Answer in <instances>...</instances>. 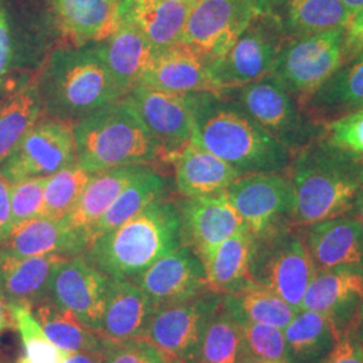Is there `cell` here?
I'll return each mask as SVG.
<instances>
[{
  "instance_id": "cell-1",
  "label": "cell",
  "mask_w": 363,
  "mask_h": 363,
  "mask_svg": "<svg viewBox=\"0 0 363 363\" xmlns=\"http://www.w3.org/2000/svg\"><path fill=\"white\" fill-rule=\"evenodd\" d=\"M193 139L241 177L286 172L294 154L223 91L193 94Z\"/></svg>"
},
{
  "instance_id": "cell-2",
  "label": "cell",
  "mask_w": 363,
  "mask_h": 363,
  "mask_svg": "<svg viewBox=\"0 0 363 363\" xmlns=\"http://www.w3.org/2000/svg\"><path fill=\"white\" fill-rule=\"evenodd\" d=\"M286 172L295 199L292 222L301 228L347 216L363 187V159L325 135L295 152Z\"/></svg>"
},
{
  "instance_id": "cell-3",
  "label": "cell",
  "mask_w": 363,
  "mask_h": 363,
  "mask_svg": "<svg viewBox=\"0 0 363 363\" xmlns=\"http://www.w3.org/2000/svg\"><path fill=\"white\" fill-rule=\"evenodd\" d=\"M182 244L179 208L157 199L136 217L94 240L85 259L109 277L133 279Z\"/></svg>"
},
{
  "instance_id": "cell-4",
  "label": "cell",
  "mask_w": 363,
  "mask_h": 363,
  "mask_svg": "<svg viewBox=\"0 0 363 363\" xmlns=\"http://www.w3.org/2000/svg\"><path fill=\"white\" fill-rule=\"evenodd\" d=\"M37 86L43 111L73 123L125 96L93 45L52 52Z\"/></svg>"
},
{
  "instance_id": "cell-5",
  "label": "cell",
  "mask_w": 363,
  "mask_h": 363,
  "mask_svg": "<svg viewBox=\"0 0 363 363\" xmlns=\"http://www.w3.org/2000/svg\"><path fill=\"white\" fill-rule=\"evenodd\" d=\"M76 163L89 174L147 166L160 152L127 96L74 123Z\"/></svg>"
},
{
  "instance_id": "cell-6",
  "label": "cell",
  "mask_w": 363,
  "mask_h": 363,
  "mask_svg": "<svg viewBox=\"0 0 363 363\" xmlns=\"http://www.w3.org/2000/svg\"><path fill=\"white\" fill-rule=\"evenodd\" d=\"M315 272L300 226L284 225L253 237L250 280L286 300L295 311H300Z\"/></svg>"
},
{
  "instance_id": "cell-7",
  "label": "cell",
  "mask_w": 363,
  "mask_h": 363,
  "mask_svg": "<svg viewBox=\"0 0 363 363\" xmlns=\"http://www.w3.org/2000/svg\"><path fill=\"white\" fill-rule=\"evenodd\" d=\"M223 93L292 154L325 135V125L308 116L269 74Z\"/></svg>"
},
{
  "instance_id": "cell-8",
  "label": "cell",
  "mask_w": 363,
  "mask_h": 363,
  "mask_svg": "<svg viewBox=\"0 0 363 363\" xmlns=\"http://www.w3.org/2000/svg\"><path fill=\"white\" fill-rule=\"evenodd\" d=\"M345 27L286 39L269 76L301 105L345 62Z\"/></svg>"
},
{
  "instance_id": "cell-9",
  "label": "cell",
  "mask_w": 363,
  "mask_h": 363,
  "mask_svg": "<svg viewBox=\"0 0 363 363\" xmlns=\"http://www.w3.org/2000/svg\"><path fill=\"white\" fill-rule=\"evenodd\" d=\"M76 163L74 123L65 118H40L0 163V174L10 182L49 177Z\"/></svg>"
},
{
  "instance_id": "cell-10",
  "label": "cell",
  "mask_w": 363,
  "mask_h": 363,
  "mask_svg": "<svg viewBox=\"0 0 363 363\" xmlns=\"http://www.w3.org/2000/svg\"><path fill=\"white\" fill-rule=\"evenodd\" d=\"M222 298V294L208 289L194 298L157 306L142 339L155 346L166 358L190 362Z\"/></svg>"
},
{
  "instance_id": "cell-11",
  "label": "cell",
  "mask_w": 363,
  "mask_h": 363,
  "mask_svg": "<svg viewBox=\"0 0 363 363\" xmlns=\"http://www.w3.org/2000/svg\"><path fill=\"white\" fill-rule=\"evenodd\" d=\"M286 40L271 13H259L220 60L208 64V74L220 91H229L269 74Z\"/></svg>"
},
{
  "instance_id": "cell-12",
  "label": "cell",
  "mask_w": 363,
  "mask_h": 363,
  "mask_svg": "<svg viewBox=\"0 0 363 363\" xmlns=\"http://www.w3.org/2000/svg\"><path fill=\"white\" fill-rule=\"evenodd\" d=\"M257 13L256 0H199L189 13L181 43L208 65L229 52Z\"/></svg>"
},
{
  "instance_id": "cell-13",
  "label": "cell",
  "mask_w": 363,
  "mask_h": 363,
  "mask_svg": "<svg viewBox=\"0 0 363 363\" xmlns=\"http://www.w3.org/2000/svg\"><path fill=\"white\" fill-rule=\"evenodd\" d=\"M225 194L253 237L294 225V190L288 172H257L238 178Z\"/></svg>"
},
{
  "instance_id": "cell-14",
  "label": "cell",
  "mask_w": 363,
  "mask_h": 363,
  "mask_svg": "<svg viewBox=\"0 0 363 363\" xmlns=\"http://www.w3.org/2000/svg\"><path fill=\"white\" fill-rule=\"evenodd\" d=\"M127 99L152 136L160 159L174 162L193 139V94L138 85Z\"/></svg>"
},
{
  "instance_id": "cell-15",
  "label": "cell",
  "mask_w": 363,
  "mask_h": 363,
  "mask_svg": "<svg viewBox=\"0 0 363 363\" xmlns=\"http://www.w3.org/2000/svg\"><path fill=\"white\" fill-rule=\"evenodd\" d=\"M108 286L109 276L85 257H67L52 272L49 298L57 307L73 312L97 334L104 315Z\"/></svg>"
},
{
  "instance_id": "cell-16",
  "label": "cell",
  "mask_w": 363,
  "mask_h": 363,
  "mask_svg": "<svg viewBox=\"0 0 363 363\" xmlns=\"http://www.w3.org/2000/svg\"><path fill=\"white\" fill-rule=\"evenodd\" d=\"M130 280L143 289L154 308L194 298L210 289L203 261L186 244L157 259Z\"/></svg>"
},
{
  "instance_id": "cell-17",
  "label": "cell",
  "mask_w": 363,
  "mask_h": 363,
  "mask_svg": "<svg viewBox=\"0 0 363 363\" xmlns=\"http://www.w3.org/2000/svg\"><path fill=\"white\" fill-rule=\"evenodd\" d=\"M182 241L205 262L230 235L247 229L225 191L187 198L181 210Z\"/></svg>"
},
{
  "instance_id": "cell-18",
  "label": "cell",
  "mask_w": 363,
  "mask_h": 363,
  "mask_svg": "<svg viewBox=\"0 0 363 363\" xmlns=\"http://www.w3.org/2000/svg\"><path fill=\"white\" fill-rule=\"evenodd\" d=\"M363 300V272L351 269L316 271L300 310L323 315L342 337L355 325Z\"/></svg>"
},
{
  "instance_id": "cell-19",
  "label": "cell",
  "mask_w": 363,
  "mask_h": 363,
  "mask_svg": "<svg viewBox=\"0 0 363 363\" xmlns=\"http://www.w3.org/2000/svg\"><path fill=\"white\" fill-rule=\"evenodd\" d=\"M301 230L316 271L363 272V228L351 216L303 226Z\"/></svg>"
},
{
  "instance_id": "cell-20",
  "label": "cell",
  "mask_w": 363,
  "mask_h": 363,
  "mask_svg": "<svg viewBox=\"0 0 363 363\" xmlns=\"http://www.w3.org/2000/svg\"><path fill=\"white\" fill-rule=\"evenodd\" d=\"M88 247L86 237L72 229L65 218L39 216L13 226L10 235L0 244V253L15 257L52 255L74 257L85 253Z\"/></svg>"
},
{
  "instance_id": "cell-21",
  "label": "cell",
  "mask_w": 363,
  "mask_h": 363,
  "mask_svg": "<svg viewBox=\"0 0 363 363\" xmlns=\"http://www.w3.org/2000/svg\"><path fill=\"white\" fill-rule=\"evenodd\" d=\"M139 85L178 94L222 91L210 77L206 62L183 43L156 52Z\"/></svg>"
},
{
  "instance_id": "cell-22",
  "label": "cell",
  "mask_w": 363,
  "mask_h": 363,
  "mask_svg": "<svg viewBox=\"0 0 363 363\" xmlns=\"http://www.w3.org/2000/svg\"><path fill=\"white\" fill-rule=\"evenodd\" d=\"M70 48L103 42L121 25L120 0H48Z\"/></svg>"
},
{
  "instance_id": "cell-23",
  "label": "cell",
  "mask_w": 363,
  "mask_h": 363,
  "mask_svg": "<svg viewBox=\"0 0 363 363\" xmlns=\"http://www.w3.org/2000/svg\"><path fill=\"white\" fill-rule=\"evenodd\" d=\"M152 311L151 300L133 280L109 277L104 315L97 334L108 343L139 339Z\"/></svg>"
},
{
  "instance_id": "cell-24",
  "label": "cell",
  "mask_w": 363,
  "mask_h": 363,
  "mask_svg": "<svg viewBox=\"0 0 363 363\" xmlns=\"http://www.w3.org/2000/svg\"><path fill=\"white\" fill-rule=\"evenodd\" d=\"M191 7L183 0H120L121 22L136 28L155 49L181 43Z\"/></svg>"
},
{
  "instance_id": "cell-25",
  "label": "cell",
  "mask_w": 363,
  "mask_h": 363,
  "mask_svg": "<svg viewBox=\"0 0 363 363\" xmlns=\"http://www.w3.org/2000/svg\"><path fill=\"white\" fill-rule=\"evenodd\" d=\"M300 106L323 125L363 108V52L345 61Z\"/></svg>"
},
{
  "instance_id": "cell-26",
  "label": "cell",
  "mask_w": 363,
  "mask_h": 363,
  "mask_svg": "<svg viewBox=\"0 0 363 363\" xmlns=\"http://www.w3.org/2000/svg\"><path fill=\"white\" fill-rule=\"evenodd\" d=\"M93 48L125 96L140 84L156 52L136 28L124 22L113 35L93 43Z\"/></svg>"
},
{
  "instance_id": "cell-27",
  "label": "cell",
  "mask_w": 363,
  "mask_h": 363,
  "mask_svg": "<svg viewBox=\"0 0 363 363\" xmlns=\"http://www.w3.org/2000/svg\"><path fill=\"white\" fill-rule=\"evenodd\" d=\"M66 259L55 255L15 257L0 253V288L9 303L33 307L49 298L52 272Z\"/></svg>"
},
{
  "instance_id": "cell-28",
  "label": "cell",
  "mask_w": 363,
  "mask_h": 363,
  "mask_svg": "<svg viewBox=\"0 0 363 363\" xmlns=\"http://www.w3.org/2000/svg\"><path fill=\"white\" fill-rule=\"evenodd\" d=\"M174 163L178 190L186 198L222 193L241 178L232 166L193 142L183 148Z\"/></svg>"
},
{
  "instance_id": "cell-29",
  "label": "cell",
  "mask_w": 363,
  "mask_h": 363,
  "mask_svg": "<svg viewBox=\"0 0 363 363\" xmlns=\"http://www.w3.org/2000/svg\"><path fill=\"white\" fill-rule=\"evenodd\" d=\"M268 13L286 39L346 27L350 21L342 0H281Z\"/></svg>"
},
{
  "instance_id": "cell-30",
  "label": "cell",
  "mask_w": 363,
  "mask_h": 363,
  "mask_svg": "<svg viewBox=\"0 0 363 363\" xmlns=\"http://www.w3.org/2000/svg\"><path fill=\"white\" fill-rule=\"evenodd\" d=\"M142 167L130 166L91 174L76 208L66 217V223L72 229L81 232L88 240L89 229L100 220Z\"/></svg>"
},
{
  "instance_id": "cell-31",
  "label": "cell",
  "mask_w": 363,
  "mask_h": 363,
  "mask_svg": "<svg viewBox=\"0 0 363 363\" xmlns=\"http://www.w3.org/2000/svg\"><path fill=\"white\" fill-rule=\"evenodd\" d=\"M286 363H320L334 350L335 327L318 312L300 310L284 328Z\"/></svg>"
},
{
  "instance_id": "cell-32",
  "label": "cell",
  "mask_w": 363,
  "mask_h": 363,
  "mask_svg": "<svg viewBox=\"0 0 363 363\" xmlns=\"http://www.w3.org/2000/svg\"><path fill=\"white\" fill-rule=\"evenodd\" d=\"M166 190V182L152 169L143 166L138 175L125 186L115 202L109 206L88 232L89 247L94 240L103 234L111 232L124 222L140 214L144 208H148Z\"/></svg>"
},
{
  "instance_id": "cell-33",
  "label": "cell",
  "mask_w": 363,
  "mask_h": 363,
  "mask_svg": "<svg viewBox=\"0 0 363 363\" xmlns=\"http://www.w3.org/2000/svg\"><path fill=\"white\" fill-rule=\"evenodd\" d=\"M253 235L242 229L220 242L205 262L208 288L218 294H230L250 281L249 262Z\"/></svg>"
},
{
  "instance_id": "cell-34",
  "label": "cell",
  "mask_w": 363,
  "mask_h": 363,
  "mask_svg": "<svg viewBox=\"0 0 363 363\" xmlns=\"http://www.w3.org/2000/svg\"><path fill=\"white\" fill-rule=\"evenodd\" d=\"M222 301L240 323H259L281 330L298 312L286 300L252 280L233 292L225 294Z\"/></svg>"
},
{
  "instance_id": "cell-35",
  "label": "cell",
  "mask_w": 363,
  "mask_h": 363,
  "mask_svg": "<svg viewBox=\"0 0 363 363\" xmlns=\"http://www.w3.org/2000/svg\"><path fill=\"white\" fill-rule=\"evenodd\" d=\"M31 311L46 337L64 352L101 351L108 347V342L84 325L73 312L57 307L50 298L39 301Z\"/></svg>"
},
{
  "instance_id": "cell-36",
  "label": "cell",
  "mask_w": 363,
  "mask_h": 363,
  "mask_svg": "<svg viewBox=\"0 0 363 363\" xmlns=\"http://www.w3.org/2000/svg\"><path fill=\"white\" fill-rule=\"evenodd\" d=\"M189 363H247L241 325L223 301L211 316Z\"/></svg>"
},
{
  "instance_id": "cell-37",
  "label": "cell",
  "mask_w": 363,
  "mask_h": 363,
  "mask_svg": "<svg viewBox=\"0 0 363 363\" xmlns=\"http://www.w3.org/2000/svg\"><path fill=\"white\" fill-rule=\"evenodd\" d=\"M43 112L38 86L26 84L0 101V163L31 130Z\"/></svg>"
},
{
  "instance_id": "cell-38",
  "label": "cell",
  "mask_w": 363,
  "mask_h": 363,
  "mask_svg": "<svg viewBox=\"0 0 363 363\" xmlns=\"http://www.w3.org/2000/svg\"><path fill=\"white\" fill-rule=\"evenodd\" d=\"M91 174L73 163L46 178L42 216L62 220L66 218L81 198Z\"/></svg>"
},
{
  "instance_id": "cell-39",
  "label": "cell",
  "mask_w": 363,
  "mask_h": 363,
  "mask_svg": "<svg viewBox=\"0 0 363 363\" xmlns=\"http://www.w3.org/2000/svg\"><path fill=\"white\" fill-rule=\"evenodd\" d=\"M247 363H286L284 330L259 323H240Z\"/></svg>"
},
{
  "instance_id": "cell-40",
  "label": "cell",
  "mask_w": 363,
  "mask_h": 363,
  "mask_svg": "<svg viewBox=\"0 0 363 363\" xmlns=\"http://www.w3.org/2000/svg\"><path fill=\"white\" fill-rule=\"evenodd\" d=\"M48 177L27 178L11 183V216L13 225L42 216L45 183Z\"/></svg>"
},
{
  "instance_id": "cell-41",
  "label": "cell",
  "mask_w": 363,
  "mask_h": 363,
  "mask_svg": "<svg viewBox=\"0 0 363 363\" xmlns=\"http://www.w3.org/2000/svg\"><path fill=\"white\" fill-rule=\"evenodd\" d=\"M325 130L330 142L363 159V108L327 123Z\"/></svg>"
},
{
  "instance_id": "cell-42",
  "label": "cell",
  "mask_w": 363,
  "mask_h": 363,
  "mask_svg": "<svg viewBox=\"0 0 363 363\" xmlns=\"http://www.w3.org/2000/svg\"><path fill=\"white\" fill-rule=\"evenodd\" d=\"M105 363H167L166 357L142 337L108 343Z\"/></svg>"
},
{
  "instance_id": "cell-43",
  "label": "cell",
  "mask_w": 363,
  "mask_h": 363,
  "mask_svg": "<svg viewBox=\"0 0 363 363\" xmlns=\"http://www.w3.org/2000/svg\"><path fill=\"white\" fill-rule=\"evenodd\" d=\"M320 363H363V346L355 325L340 337L334 350Z\"/></svg>"
},
{
  "instance_id": "cell-44",
  "label": "cell",
  "mask_w": 363,
  "mask_h": 363,
  "mask_svg": "<svg viewBox=\"0 0 363 363\" xmlns=\"http://www.w3.org/2000/svg\"><path fill=\"white\" fill-rule=\"evenodd\" d=\"M13 58V30L6 9L0 7V88L11 69Z\"/></svg>"
},
{
  "instance_id": "cell-45",
  "label": "cell",
  "mask_w": 363,
  "mask_h": 363,
  "mask_svg": "<svg viewBox=\"0 0 363 363\" xmlns=\"http://www.w3.org/2000/svg\"><path fill=\"white\" fill-rule=\"evenodd\" d=\"M363 52V9L352 15L345 27V57L350 60Z\"/></svg>"
},
{
  "instance_id": "cell-46",
  "label": "cell",
  "mask_w": 363,
  "mask_h": 363,
  "mask_svg": "<svg viewBox=\"0 0 363 363\" xmlns=\"http://www.w3.org/2000/svg\"><path fill=\"white\" fill-rule=\"evenodd\" d=\"M11 183L0 174V244L13 230L11 216Z\"/></svg>"
},
{
  "instance_id": "cell-47",
  "label": "cell",
  "mask_w": 363,
  "mask_h": 363,
  "mask_svg": "<svg viewBox=\"0 0 363 363\" xmlns=\"http://www.w3.org/2000/svg\"><path fill=\"white\" fill-rule=\"evenodd\" d=\"M106 349L101 351L66 352L64 363H105Z\"/></svg>"
},
{
  "instance_id": "cell-48",
  "label": "cell",
  "mask_w": 363,
  "mask_h": 363,
  "mask_svg": "<svg viewBox=\"0 0 363 363\" xmlns=\"http://www.w3.org/2000/svg\"><path fill=\"white\" fill-rule=\"evenodd\" d=\"M10 330H15L13 310H11V304L9 303V300L6 298L0 288V337Z\"/></svg>"
},
{
  "instance_id": "cell-49",
  "label": "cell",
  "mask_w": 363,
  "mask_h": 363,
  "mask_svg": "<svg viewBox=\"0 0 363 363\" xmlns=\"http://www.w3.org/2000/svg\"><path fill=\"white\" fill-rule=\"evenodd\" d=\"M349 216H351L363 228V187L358 196H357Z\"/></svg>"
},
{
  "instance_id": "cell-50",
  "label": "cell",
  "mask_w": 363,
  "mask_h": 363,
  "mask_svg": "<svg viewBox=\"0 0 363 363\" xmlns=\"http://www.w3.org/2000/svg\"><path fill=\"white\" fill-rule=\"evenodd\" d=\"M342 3L350 13V18L363 9V0H342Z\"/></svg>"
},
{
  "instance_id": "cell-51",
  "label": "cell",
  "mask_w": 363,
  "mask_h": 363,
  "mask_svg": "<svg viewBox=\"0 0 363 363\" xmlns=\"http://www.w3.org/2000/svg\"><path fill=\"white\" fill-rule=\"evenodd\" d=\"M259 13H269L281 0H256Z\"/></svg>"
},
{
  "instance_id": "cell-52",
  "label": "cell",
  "mask_w": 363,
  "mask_h": 363,
  "mask_svg": "<svg viewBox=\"0 0 363 363\" xmlns=\"http://www.w3.org/2000/svg\"><path fill=\"white\" fill-rule=\"evenodd\" d=\"M355 328H357L358 337H359V340H361V343H362L363 346V300L362 303H361V307H359V310H358V313H357Z\"/></svg>"
},
{
  "instance_id": "cell-53",
  "label": "cell",
  "mask_w": 363,
  "mask_h": 363,
  "mask_svg": "<svg viewBox=\"0 0 363 363\" xmlns=\"http://www.w3.org/2000/svg\"><path fill=\"white\" fill-rule=\"evenodd\" d=\"M167 363H189L186 359H182V358H166Z\"/></svg>"
},
{
  "instance_id": "cell-54",
  "label": "cell",
  "mask_w": 363,
  "mask_h": 363,
  "mask_svg": "<svg viewBox=\"0 0 363 363\" xmlns=\"http://www.w3.org/2000/svg\"><path fill=\"white\" fill-rule=\"evenodd\" d=\"M16 363H37V362H31V361H28V359H27V358H25V357H23V355H22V357H21V358H19V359H18V362ZM52 363H64V362H52Z\"/></svg>"
},
{
  "instance_id": "cell-55",
  "label": "cell",
  "mask_w": 363,
  "mask_h": 363,
  "mask_svg": "<svg viewBox=\"0 0 363 363\" xmlns=\"http://www.w3.org/2000/svg\"><path fill=\"white\" fill-rule=\"evenodd\" d=\"M183 1H184V3H187L190 7H193V6H195L199 0H183Z\"/></svg>"
}]
</instances>
